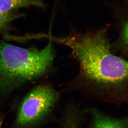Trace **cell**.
Masks as SVG:
<instances>
[{"label": "cell", "mask_w": 128, "mask_h": 128, "mask_svg": "<svg viewBox=\"0 0 128 128\" xmlns=\"http://www.w3.org/2000/svg\"><path fill=\"white\" fill-rule=\"evenodd\" d=\"M107 28L84 32H71L51 40L66 46L79 65L76 80L102 90L120 91L128 82V61L115 54Z\"/></svg>", "instance_id": "1"}, {"label": "cell", "mask_w": 128, "mask_h": 128, "mask_svg": "<svg viewBox=\"0 0 128 128\" xmlns=\"http://www.w3.org/2000/svg\"><path fill=\"white\" fill-rule=\"evenodd\" d=\"M50 40L40 49L0 43V92L9 91L52 71L55 53Z\"/></svg>", "instance_id": "2"}, {"label": "cell", "mask_w": 128, "mask_h": 128, "mask_svg": "<svg viewBox=\"0 0 128 128\" xmlns=\"http://www.w3.org/2000/svg\"><path fill=\"white\" fill-rule=\"evenodd\" d=\"M58 94L46 85L32 89L24 99L18 111L16 122L20 126L32 125L43 119L51 111Z\"/></svg>", "instance_id": "3"}, {"label": "cell", "mask_w": 128, "mask_h": 128, "mask_svg": "<svg viewBox=\"0 0 128 128\" xmlns=\"http://www.w3.org/2000/svg\"><path fill=\"white\" fill-rule=\"evenodd\" d=\"M31 6L44 8L45 5L41 0H0V10L6 12Z\"/></svg>", "instance_id": "4"}, {"label": "cell", "mask_w": 128, "mask_h": 128, "mask_svg": "<svg viewBox=\"0 0 128 128\" xmlns=\"http://www.w3.org/2000/svg\"><path fill=\"white\" fill-rule=\"evenodd\" d=\"M92 128H128L125 119H117L106 117L96 112L94 114Z\"/></svg>", "instance_id": "5"}, {"label": "cell", "mask_w": 128, "mask_h": 128, "mask_svg": "<svg viewBox=\"0 0 128 128\" xmlns=\"http://www.w3.org/2000/svg\"><path fill=\"white\" fill-rule=\"evenodd\" d=\"M24 16V14L15 11L6 12L0 10V32L7 28L9 24L14 20Z\"/></svg>", "instance_id": "6"}, {"label": "cell", "mask_w": 128, "mask_h": 128, "mask_svg": "<svg viewBox=\"0 0 128 128\" xmlns=\"http://www.w3.org/2000/svg\"><path fill=\"white\" fill-rule=\"evenodd\" d=\"M2 118L0 116V128H2Z\"/></svg>", "instance_id": "7"}]
</instances>
